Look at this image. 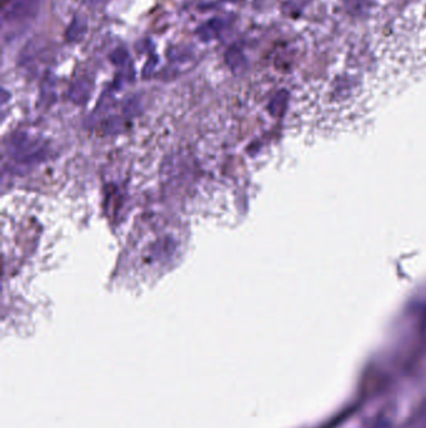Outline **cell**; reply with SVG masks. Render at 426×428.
<instances>
[{
    "label": "cell",
    "mask_w": 426,
    "mask_h": 428,
    "mask_svg": "<svg viewBox=\"0 0 426 428\" xmlns=\"http://www.w3.org/2000/svg\"><path fill=\"white\" fill-rule=\"evenodd\" d=\"M39 9V0H13L4 11V19L8 22L23 21L35 15Z\"/></svg>",
    "instance_id": "1"
},
{
    "label": "cell",
    "mask_w": 426,
    "mask_h": 428,
    "mask_svg": "<svg viewBox=\"0 0 426 428\" xmlns=\"http://www.w3.org/2000/svg\"><path fill=\"white\" fill-rule=\"evenodd\" d=\"M87 21L84 18H79L76 16L73 22H71L70 27L68 28L67 31V39L71 43H75L82 41L83 36L87 33Z\"/></svg>",
    "instance_id": "2"
},
{
    "label": "cell",
    "mask_w": 426,
    "mask_h": 428,
    "mask_svg": "<svg viewBox=\"0 0 426 428\" xmlns=\"http://www.w3.org/2000/svg\"><path fill=\"white\" fill-rule=\"evenodd\" d=\"M220 28H221V23H220L219 21H211L210 23H208L205 27L201 28L200 33H201L202 38H205V39L213 38V36L218 33Z\"/></svg>",
    "instance_id": "3"
},
{
    "label": "cell",
    "mask_w": 426,
    "mask_h": 428,
    "mask_svg": "<svg viewBox=\"0 0 426 428\" xmlns=\"http://www.w3.org/2000/svg\"><path fill=\"white\" fill-rule=\"evenodd\" d=\"M239 58H241V53H240L239 50H236L235 47L230 48V49L228 50L227 62H228V64L230 65V67L233 68L234 70H235L236 68L239 67L240 62H241V61H239Z\"/></svg>",
    "instance_id": "4"
},
{
    "label": "cell",
    "mask_w": 426,
    "mask_h": 428,
    "mask_svg": "<svg viewBox=\"0 0 426 428\" xmlns=\"http://www.w3.org/2000/svg\"><path fill=\"white\" fill-rule=\"evenodd\" d=\"M128 53L124 49H118L111 54V62L115 63V64H123L127 59Z\"/></svg>",
    "instance_id": "5"
},
{
    "label": "cell",
    "mask_w": 426,
    "mask_h": 428,
    "mask_svg": "<svg viewBox=\"0 0 426 428\" xmlns=\"http://www.w3.org/2000/svg\"><path fill=\"white\" fill-rule=\"evenodd\" d=\"M103 0H87V3L89 5H99Z\"/></svg>",
    "instance_id": "6"
}]
</instances>
